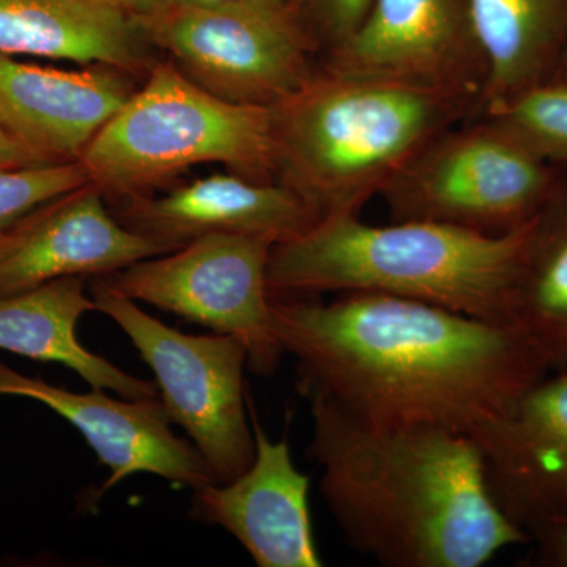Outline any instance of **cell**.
Here are the masks:
<instances>
[{"label": "cell", "instance_id": "6da1fadb", "mask_svg": "<svg viewBox=\"0 0 567 567\" xmlns=\"http://www.w3.org/2000/svg\"><path fill=\"white\" fill-rule=\"evenodd\" d=\"M271 324L303 398L374 423L477 439L548 374L513 324L391 295H271Z\"/></svg>", "mask_w": 567, "mask_h": 567}, {"label": "cell", "instance_id": "52a82bcc", "mask_svg": "<svg viewBox=\"0 0 567 567\" xmlns=\"http://www.w3.org/2000/svg\"><path fill=\"white\" fill-rule=\"evenodd\" d=\"M95 311L128 336L156 377L159 399L210 468L216 484L248 470L256 454L246 413L248 352L230 334H186L142 311L102 278L89 286Z\"/></svg>", "mask_w": 567, "mask_h": 567}, {"label": "cell", "instance_id": "7402d4cb", "mask_svg": "<svg viewBox=\"0 0 567 567\" xmlns=\"http://www.w3.org/2000/svg\"><path fill=\"white\" fill-rule=\"evenodd\" d=\"M87 183L80 162L0 169V234L40 205Z\"/></svg>", "mask_w": 567, "mask_h": 567}, {"label": "cell", "instance_id": "ba28073f", "mask_svg": "<svg viewBox=\"0 0 567 567\" xmlns=\"http://www.w3.org/2000/svg\"><path fill=\"white\" fill-rule=\"evenodd\" d=\"M136 21L183 74L227 102L274 107L317 71L319 44L295 7L167 6Z\"/></svg>", "mask_w": 567, "mask_h": 567}, {"label": "cell", "instance_id": "277c9868", "mask_svg": "<svg viewBox=\"0 0 567 567\" xmlns=\"http://www.w3.org/2000/svg\"><path fill=\"white\" fill-rule=\"evenodd\" d=\"M533 219L513 233L486 235L431 221L371 226L360 215L327 216L274 245L268 289L391 295L511 324Z\"/></svg>", "mask_w": 567, "mask_h": 567}, {"label": "cell", "instance_id": "7c38bea8", "mask_svg": "<svg viewBox=\"0 0 567 567\" xmlns=\"http://www.w3.org/2000/svg\"><path fill=\"white\" fill-rule=\"evenodd\" d=\"M0 395L33 399L80 431L99 461L111 470L103 492L137 473H151L199 488L216 484L199 451L171 429L162 399H114L103 390L73 393L0 361Z\"/></svg>", "mask_w": 567, "mask_h": 567}, {"label": "cell", "instance_id": "ffe728a7", "mask_svg": "<svg viewBox=\"0 0 567 567\" xmlns=\"http://www.w3.org/2000/svg\"><path fill=\"white\" fill-rule=\"evenodd\" d=\"M511 324L548 372L567 371V188L558 183L533 219Z\"/></svg>", "mask_w": 567, "mask_h": 567}, {"label": "cell", "instance_id": "7a4b0ae2", "mask_svg": "<svg viewBox=\"0 0 567 567\" xmlns=\"http://www.w3.org/2000/svg\"><path fill=\"white\" fill-rule=\"evenodd\" d=\"M308 453L353 550L386 567H481L528 544L488 487L473 436L442 425L374 423L308 395Z\"/></svg>", "mask_w": 567, "mask_h": 567}, {"label": "cell", "instance_id": "8fae6325", "mask_svg": "<svg viewBox=\"0 0 567 567\" xmlns=\"http://www.w3.org/2000/svg\"><path fill=\"white\" fill-rule=\"evenodd\" d=\"M174 251L123 226L93 183L40 205L0 234V298L69 276L102 278Z\"/></svg>", "mask_w": 567, "mask_h": 567}, {"label": "cell", "instance_id": "83f0119b", "mask_svg": "<svg viewBox=\"0 0 567 567\" xmlns=\"http://www.w3.org/2000/svg\"><path fill=\"white\" fill-rule=\"evenodd\" d=\"M561 80H567V62H566L565 71H563Z\"/></svg>", "mask_w": 567, "mask_h": 567}, {"label": "cell", "instance_id": "484cf974", "mask_svg": "<svg viewBox=\"0 0 567 567\" xmlns=\"http://www.w3.org/2000/svg\"><path fill=\"white\" fill-rule=\"evenodd\" d=\"M99 2L111 7V9L122 11L134 20L152 17V14L158 13L159 10L169 6V0H99Z\"/></svg>", "mask_w": 567, "mask_h": 567}, {"label": "cell", "instance_id": "d4e9b609", "mask_svg": "<svg viewBox=\"0 0 567 567\" xmlns=\"http://www.w3.org/2000/svg\"><path fill=\"white\" fill-rule=\"evenodd\" d=\"M37 164H48V162L29 151L9 130L0 125V169L37 166Z\"/></svg>", "mask_w": 567, "mask_h": 567}, {"label": "cell", "instance_id": "30bf717a", "mask_svg": "<svg viewBox=\"0 0 567 567\" xmlns=\"http://www.w3.org/2000/svg\"><path fill=\"white\" fill-rule=\"evenodd\" d=\"M324 66L468 93L481 104L487 78L462 0H371Z\"/></svg>", "mask_w": 567, "mask_h": 567}, {"label": "cell", "instance_id": "603a6c76", "mask_svg": "<svg viewBox=\"0 0 567 567\" xmlns=\"http://www.w3.org/2000/svg\"><path fill=\"white\" fill-rule=\"evenodd\" d=\"M511 520L535 546L533 565L567 567V491L529 503Z\"/></svg>", "mask_w": 567, "mask_h": 567}, {"label": "cell", "instance_id": "5b68a950", "mask_svg": "<svg viewBox=\"0 0 567 567\" xmlns=\"http://www.w3.org/2000/svg\"><path fill=\"white\" fill-rule=\"evenodd\" d=\"M80 163L104 196H142L208 163L252 181H275L271 107L227 102L174 63H158L93 137Z\"/></svg>", "mask_w": 567, "mask_h": 567}, {"label": "cell", "instance_id": "5bb4252c", "mask_svg": "<svg viewBox=\"0 0 567 567\" xmlns=\"http://www.w3.org/2000/svg\"><path fill=\"white\" fill-rule=\"evenodd\" d=\"M126 71L54 69L0 55V125L48 163H76L126 100Z\"/></svg>", "mask_w": 567, "mask_h": 567}, {"label": "cell", "instance_id": "cb8c5ba5", "mask_svg": "<svg viewBox=\"0 0 567 567\" xmlns=\"http://www.w3.org/2000/svg\"><path fill=\"white\" fill-rule=\"evenodd\" d=\"M317 44L330 52L344 43L363 21L371 0H293Z\"/></svg>", "mask_w": 567, "mask_h": 567}, {"label": "cell", "instance_id": "44dd1931", "mask_svg": "<svg viewBox=\"0 0 567 567\" xmlns=\"http://www.w3.org/2000/svg\"><path fill=\"white\" fill-rule=\"evenodd\" d=\"M547 163H567V80L546 81L481 110Z\"/></svg>", "mask_w": 567, "mask_h": 567}, {"label": "cell", "instance_id": "4fadbf2b", "mask_svg": "<svg viewBox=\"0 0 567 567\" xmlns=\"http://www.w3.org/2000/svg\"><path fill=\"white\" fill-rule=\"evenodd\" d=\"M256 454L229 483L193 488L188 517L218 525L245 547L259 567H320L309 476L293 464L287 436L274 442L252 416Z\"/></svg>", "mask_w": 567, "mask_h": 567}, {"label": "cell", "instance_id": "4316f807", "mask_svg": "<svg viewBox=\"0 0 567 567\" xmlns=\"http://www.w3.org/2000/svg\"><path fill=\"white\" fill-rule=\"evenodd\" d=\"M169 6H270L295 7L293 0H169ZM297 9V7H295Z\"/></svg>", "mask_w": 567, "mask_h": 567}, {"label": "cell", "instance_id": "9a60e30c", "mask_svg": "<svg viewBox=\"0 0 567 567\" xmlns=\"http://www.w3.org/2000/svg\"><path fill=\"white\" fill-rule=\"evenodd\" d=\"M118 221L177 249L212 234L281 244L311 229L319 218L284 183L229 173L197 178L152 199L133 197Z\"/></svg>", "mask_w": 567, "mask_h": 567}, {"label": "cell", "instance_id": "3957f363", "mask_svg": "<svg viewBox=\"0 0 567 567\" xmlns=\"http://www.w3.org/2000/svg\"><path fill=\"white\" fill-rule=\"evenodd\" d=\"M480 111L468 93L322 66L271 107L276 178L319 219L360 215L425 145Z\"/></svg>", "mask_w": 567, "mask_h": 567}, {"label": "cell", "instance_id": "ac0fdd59", "mask_svg": "<svg viewBox=\"0 0 567 567\" xmlns=\"http://www.w3.org/2000/svg\"><path fill=\"white\" fill-rule=\"evenodd\" d=\"M85 279L69 276L0 298V350L65 365L95 390L118 398H159L155 382L126 374L81 344L78 323L85 312L95 311Z\"/></svg>", "mask_w": 567, "mask_h": 567}, {"label": "cell", "instance_id": "8992f818", "mask_svg": "<svg viewBox=\"0 0 567 567\" xmlns=\"http://www.w3.org/2000/svg\"><path fill=\"white\" fill-rule=\"evenodd\" d=\"M555 185L550 163L476 114L425 145L380 196L393 221L503 235L532 221Z\"/></svg>", "mask_w": 567, "mask_h": 567}, {"label": "cell", "instance_id": "d6986e66", "mask_svg": "<svg viewBox=\"0 0 567 567\" xmlns=\"http://www.w3.org/2000/svg\"><path fill=\"white\" fill-rule=\"evenodd\" d=\"M462 2L487 66L481 110L547 81L567 37V0Z\"/></svg>", "mask_w": 567, "mask_h": 567}, {"label": "cell", "instance_id": "9c48e42d", "mask_svg": "<svg viewBox=\"0 0 567 567\" xmlns=\"http://www.w3.org/2000/svg\"><path fill=\"white\" fill-rule=\"evenodd\" d=\"M275 244L212 234L102 276L115 292L244 342L248 369L274 375L284 352L271 324L268 262Z\"/></svg>", "mask_w": 567, "mask_h": 567}, {"label": "cell", "instance_id": "e0dca14e", "mask_svg": "<svg viewBox=\"0 0 567 567\" xmlns=\"http://www.w3.org/2000/svg\"><path fill=\"white\" fill-rule=\"evenodd\" d=\"M140 22L99 0H0V55L137 73L148 66Z\"/></svg>", "mask_w": 567, "mask_h": 567}, {"label": "cell", "instance_id": "2e32d148", "mask_svg": "<svg viewBox=\"0 0 567 567\" xmlns=\"http://www.w3.org/2000/svg\"><path fill=\"white\" fill-rule=\"evenodd\" d=\"M503 513L567 491V371L548 372L477 436Z\"/></svg>", "mask_w": 567, "mask_h": 567}]
</instances>
